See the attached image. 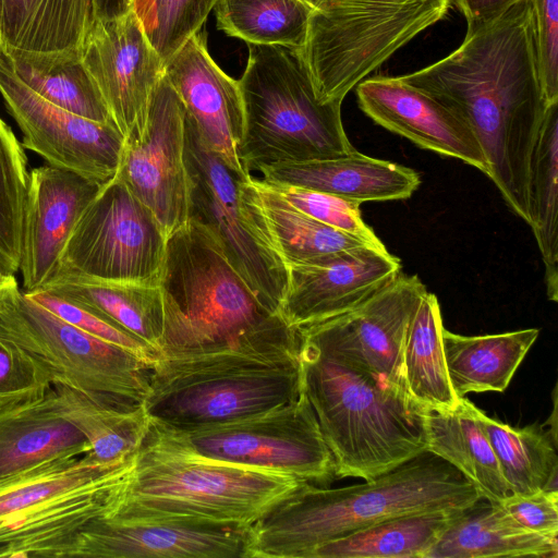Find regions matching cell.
Listing matches in <instances>:
<instances>
[{
    "instance_id": "cell-1",
    "label": "cell",
    "mask_w": 558,
    "mask_h": 558,
    "mask_svg": "<svg viewBox=\"0 0 558 558\" xmlns=\"http://www.w3.org/2000/svg\"><path fill=\"white\" fill-rule=\"evenodd\" d=\"M472 130L487 177L527 225L530 162L547 107L539 77L531 0H518L493 21L466 31L445 58L400 76Z\"/></svg>"
},
{
    "instance_id": "cell-2",
    "label": "cell",
    "mask_w": 558,
    "mask_h": 558,
    "mask_svg": "<svg viewBox=\"0 0 558 558\" xmlns=\"http://www.w3.org/2000/svg\"><path fill=\"white\" fill-rule=\"evenodd\" d=\"M300 332L282 325L158 353L142 409L149 425L185 430L254 415L302 393Z\"/></svg>"
},
{
    "instance_id": "cell-3",
    "label": "cell",
    "mask_w": 558,
    "mask_h": 558,
    "mask_svg": "<svg viewBox=\"0 0 558 558\" xmlns=\"http://www.w3.org/2000/svg\"><path fill=\"white\" fill-rule=\"evenodd\" d=\"M478 490L446 460L423 451L365 483H303L250 526L245 558H305L314 547L404 514L466 510Z\"/></svg>"
},
{
    "instance_id": "cell-4",
    "label": "cell",
    "mask_w": 558,
    "mask_h": 558,
    "mask_svg": "<svg viewBox=\"0 0 558 558\" xmlns=\"http://www.w3.org/2000/svg\"><path fill=\"white\" fill-rule=\"evenodd\" d=\"M300 338L302 390L337 477L373 480L426 451L429 411L405 389Z\"/></svg>"
},
{
    "instance_id": "cell-5",
    "label": "cell",
    "mask_w": 558,
    "mask_h": 558,
    "mask_svg": "<svg viewBox=\"0 0 558 558\" xmlns=\"http://www.w3.org/2000/svg\"><path fill=\"white\" fill-rule=\"evenodd\" d=\"M303 483L180 450L148 427L110 515H182L251 526Z\"/></svg>"
},
{
    "instance_id": "cell-6",
    "label": "cell",
    "mask_w": 558,
    "mask_h": 558,
    "mask_svg": "<svg viewBox=\"0 0 558 558\" xmlns=\"http://www.w3.org/2000/svg\"><path fill=\"white\" fill-rule=\"evenodd\" d=\"M239 81L244 134L239 157L244 171L263 166L332 159L354 148L343 128L342 101L317 99L300 49L247 44Z\"/></svg>"
},
{
    "instance_id": "cell-7",
    "label": "cell",
    "mask_w": 558,
    "mask_h": 558,
    "mask_svg": "<svg viewBox=\"0 0 558 558\" xmlns=\"http://www.w3.org/2000/svg\"><path fill=\"white\" fill-rule=\"evenodd\" d=\"M159 287L165 306L159 353L288 325L251 289L207 230L192 219L167 239Z\"/></svg>"
},
{
    "instance_id": "cell-8",
    "label": "cell",
    "mask_w": 558,
    "mask_h": 558,
    "mask_svg": "<svg viewBox=\"0 0 558 558\" xmlns=\"http://www.w3.org/2000/svg\"><path fill=\"white\" fill-rule=\"evenodd\" d=\"M312 10L300 49L316 97L343 101L395 52L444 20L452 0H301Z\"/></svg>"
},
{
    "instance_id": "cell-9",
    "label": "cell",
    "mask_w": 558,
    "mask_h": 558,
    "mask_svg": "<svg viewBox=\"0 0 558 558\" xmlns=\"http://www.w3.org/2000/svg\"><path fill=\"white\" fill-rule=\"evenodd\" d=\"M0 332L61 385L118 407L141 404L151 364L98 339L27 298L16 279L0 290Z\"/></svg>"
},
{
    "instance_id": "cell-10",
    "label": "cell",
    "mask_w": 558,
    "mask_h": 558,
    "mask_svg": "<svg viewBox=\"0 0 558 558\" xmlns=\"http://www.w3.org/2000/svg\"><path fill=\"white\" fill-rule=\"evenodd\" d=\"M148 427L169 445L196 456L290 475L316 486L336 476L332 454L303 390L287 403L225 423L185 430Z\"/></svg>"
},
{
    "instance_id": "cell-11",
    "label": "cell",
    "mask_w": 558,
    "mask_h": 558,
    "mask_svg": "<svg viewBox=\"0 0 558 558\" xmlns=\"http://www.w3.org/2000/svg\"><path fill=\"white\" fill-rule=\"evenodd\" d=\"M184 160L189 219L207 230L251 289L270 310L280 313L288 269L246 195L248 175H238L208 149L186 116Z\"/></svg>"
},
{
    "instance_id": "cell-12",
    "label": "cell",
    "mask_w": 558,
    "mask_h": 558,
    "mask_svg": "<svg viewBox=\"0 0 558 558\" xmlns=\"http://www.w3.org/2000/svg\"><path fill=\"white\" fill-rule=\"evenodd\" d=\"M167 239L154 213L114 177L76 221L53 278L158 284Z\"/></svg>"
},
{
    "instance_id": "cell-13",
    "label": "cell",
    "mask_w": 558,
    "mask_h": 558,
    "mask_svg": "<svg viewBox=\"0 0 558 558\" xmlns=\"http://www.w3.org/2000/svg\"><path fill=\"white\" fill-rule=\"evenodd\" d=\"M250 526L182 515H107L53 558H245Z\"/></svg>"
},
{
    "instance_id": "cell-14",
    "label": "cell",
    "mask_w": 558,
    "mask_h": 558,
    "mask_svg": "<svg viewBox=\"0 0 558 558\" xmlns=\"http://www.w3.org/2000/svg\"><path fill=\"white\" fill-rule=\"evenodd\" d=\"M184 147V107L162 75L142 128L125 137L116 177L154 213L167 238L190 216Z\"/></svg>"
},
{
    "instance_id": "cell-15",
    "label": "cell",
    "mask_w": 558,
    "mask_h": 558,
    "mask_svg": "<svg viewBox=\"0 0 558 558\" xmlns=\"http://www.w3.org/2000/svg\"><path fill=\"white\" fill-rule=\"evenodd\" d=\"M0 95L22 132V146L48 165L106 183L118 172L125 137L112 123L69 112L31 89L0 53Z\"/></svg>"
},
{
    "instance_id": "cell-16",
    "label": "cell",
    "mask_w": 558,
    "mask_h": 558,
    "mask_svg": "<svg viewBox=\"0 0 558 558\" xmlns=\"http://www.w3.org/2000/svg\"><path fill=\"white\" fill-rule=\"evenodd\" d=\"M426 291L416 275L400 272L353 310L298 330L315 345L407 390L403 349Z\"/></svg>"
},
{
    "instance_id": "cell-17",
    "label": "cell",
    "mask_w": 558,
    "mask_h": 558,
    "mask_svg": "<svg viewBox=\"0 0 558 558\" xmlns=\"http://www.w3.org/2000/svg\"><path fill=\"white\" fill-rule=\"evenodd\" d=\"M81 60L122 135L137 132L165 64L133 10L97 17L84 40Z\"/></svg>"
},
{
    "instance_id": "cell-18",
    "label": "cell",
    "mask_w": 558,
    "mask_h": 558,
    "mask_svg": "<svg viewBox=\"0 0 558 558\" xmlns=\"http://www.w3.org/2000/svg\"><path fill=\"white\" fill-rule=\"evenodd\" d=\"M287 269L288 288L279 312L299 329L353 310L396 279L401 263L387 250L361 245Z\"/></svg>"
},
{
    "instance_id": "cell-19",
    "label": "cell",
    "mask_w": 558,
    "mask_h": 558,
    "mask_svg": "<svg viewBox=\"0 0 558 558\" xmlns=\"http://www.w3.org/2000/svg\"><path fill=\"white\" fill-rule=\"evenodd\" d=\"M163 75L204 144L234 173L247 177L239 157L244 109L239 81L211 58L203 29L165 63Z\"/></svg>"
},
{
    "instance_id": "cell-20",
    "label": "cell",
    "mask_w": 558,
    "mask_h": 558,
    "mask_svg": "<svg viewBox=\"0 0 558 558\" xmlns=\"http://www.w3.org/2000/svg\"><path fill=\"white\" fill-rule=\"evenodd\" d=\"M104 184L48 163L29 170L20 263L23 291L41 289L54 277L76 221Z\"/></svg>"
},
{
    "instance_id": "cell-21",
    "label": "cell",
    "mask_w": 558,
    "mask_h": 558,
    "mask_svg": "<svg viewBox=\"0 0 558 558\" xmlns=\"http://www.w3.org/2000/svg\"><path fill=\"white\" fill-rule=\"evenodd\" d=\"M360 109L421 148L459 159L487 174L483 148L469 125L400 76L375 75L355 86Z\"/></svg>"
},
{
    "instance_id": "cell-22",
    "label": "cell",
    "mask_w": 558,
    "mask_h": 558,
    "mask_svg": "<svg viewBox=\"0 0 558 558\" xmlns=\"http://www.w3.org/2000/svg\"><path fill=\"white\" fill-rule=\"evenodd\" d=\"M97 19V0H0V53L49 65L81 57Z\"/></svg>"
},
{
    "instance_id": "cell-23",
    "label": "cell",
    "mask_w": 558,
    "mask_h": 558,
    "mask_svg": "<svg viewBox=\"0 0 558 558\" xmlns=\"http://www.w3.org/2000/svg\"><path fill=\"white\" fill-rule=\"evenodd\" d=\"M131 471L54 497L1 521L0 558H53L58 548L87 523L113 513Z\"/></svg>"
},
{
    "instance_id": "cell-24",
    "label": "cell",
    "mask_w": 558,
    "mask_h": 558,
    "mask_svg": "<svg viewBox=\"0 0 558 558\" xmlns=\"http://www.w3.org/2000/svg\"><path fill=\"white\" fill-rule=\"evenodd\" d=\"M257 171L268 183L329 193L359 204L405 199L421 184L415 170L355 149L338 158L276 163Z\"/></svg>"
},
{
    "instance_id": "cell-25",
    "label": "cell",
    "mask_w": 558,
    "mask_h": 558,
    "mask_svg": "<svg viewBox=\"0 0 558 558\" xmlns=\"http://www.w3.org/2000/svg\"><path fill=\"white\" fill-rule=\"evenodd\" d=\"M89 450L83 434L57 410L52 388L41 397L0 405V481Z\"/></svg>"
},
{
    "instance_id": "cell-26",
    "label": "cell",
    "mask_w": 558,
    "mask_h": 558,
    "mask_svg": "<svg viewBox=\"0 0 558 558\" xmlns=\"http://www.w3.org/2000/svg\"><path fill=\"white\" fill-rule=\"evenodd\" d=\"M41 290L99 314L159 353L165 333V306L159 283L60 275Z\"/></svg>"
},
{
    "instance_id": "cell-27",
    "label": "cell",
    "mask_w": 558,
    "mask_h": 558,
    "mask_svg": "<svg viewBox=\"0 0 558 558\" xmlns=\"http://www.w3.org/2000/svg\"><path fill=\"white\" fill-rule=\"evenodd\" d=\"M476 407L465 397L452 410L429 411L426 450L449 462L490 505L511 493L497 457L484 433Z\"/></svg>"
},
{
    "instance_id": "cell-28",
    "label": "cell",
    "mask_w": 558,
    "mask_h": 558,
    "mask_svg": "<svg viewBox=\"0 0 558 558\" xmlns=\"http://www.w3.org/2000/svg\"><path fill=\"white\" fill-rule=\"evenodd\" d=\"M477 505L452 520L426 558H557L558 538L524 529L499 505Z\"/></svg>"
},
{
    "instance_id": "cell-29",
    "label": "cell",
    "mask_w": 558,
    "mask_h": 558,
    "mask_svg": "<svg viewBox=\"0 0 558 558\" xmlns=\"http://www.w3.org/2000/svg\"><path fill=\"white\" fill-rule=\"evenodd\" d=\"M245 191L286 267L317 262L367 245L296 209L268 183L251 174L245 180Z\"/></svg>"
},
{
    "instance_id": "cell-30",
    "label": "cell",
    "mask_w": 558,
    "mask_h": 558,
    "mask_svg": "<svg viewBox=\"0 0 558 558\" xmlns=\"http://www.w3.org/2000/svg\"><path fill=\"white\" fill-rule=\"evenodd\" d=\"M538 335L537 328L485 336H462L444 328L446 365L456 395L504 392Z\"/></svg>"
},
{
    "instance_id": "cell-31",
    "label": "cell",
    "mask_w": 558,
    "mask_h": 558,
    "mask_svg": "<svg viewBox=\"0 0 558 558\" xmlns=\"http://www.w3.org/2000/svg\"><path fill=\"white\" fill-rule=\"evenodd\" d=\"M463 511L395 517L320 544L305 558H426L448 525Z\"/></svg>"
},
{
    "instance_id": "cell-32",
    "label": "cell",
    "mask_w": 558,
    "mask_h": 558,
    "mask_svg": "<svg viewBox=\"0 0 558 558\" xmlns=\"http://www.w3.org/2000/svg\"><path fill=\"white\" fill-rule=\"evenodd\" d=\"M438 299L423 295L411 322L403 349V379L409 395L427 411L454 409L459 398L449 379Z\"/></svg>"
},
{
    "instance_id": "cell-33",
    "label": "cell",
    "mask_w": 558,
    "mask_h": 558,
    "mask_svg": "<svg viewBox=\"0 0 558 558\" xmlns=\"http://www.w3.org/2000/svg\"><path fill=\"white\" fill-rule=\"evenodd\" d=\"M52 390L57 410L83 434L90 447L87 453L98 461L133 454L148 430L141 404L118 407L61 385Z\"/></svg>"
},
{
    "instance_id": "cell-34",
    "label": "cell",
    "mask_w": 558,
    "mask_h": 558,
    "mask_svg": "<svg viewBox=\"0 0 558 558\" xmlns=\"http://www.w3.org/2000/svg\"><path fill=\"white\" fill-rule=\"evenodd\" d=\"M530 227L545 265L550 301L558 300V101L547 105L530 162Z\"/></svg>"
},
{
    "instance_id": "cell-35",
    "label": "cell",
    "mask_w": 558,
    "mask_h": 558,
    "mask_svg": "<svg viewBox=\"0 0 558 558\" xmlns=\"http://www.w3.org/2000/svg\"><path fill=\"white\" fill-rule=\"evenodd\" d=\"M477 420L499 462L511 494L558 490L557 444L533 425L511 427L476 409Z\"/></svg>"
},
{
    "instance_id": "cell-36",
    "label": "cell",
    "mask_w": 558,
    "mask_h": 558,
    "mask_svg": "<svg viewBox=\"0 0 558 558\" xmlns=\"http://www.w3.org/2000/svg\"><path fill=\"white\" fill-rule=\"evenodd\" d=\"M135 452L111 462H101L85 453L0 481V522L54 497L130 472Z\"/></svg>"
},
{
    "instance_id": "cell-37",
    "label": "cell",
    "mask_w": 558,
    "mask_h": 558,
    "mask_svg": "<svg viewBox=\"0 0 558 558\" xmlns=\"http://www.w3.org/2000/svg\"><path fill=\"white\" fill-rule=\"evenodd\" d=\"M217 27L251 45L302 49L313 10L301 0H219Z\"/></svg>"
},
{
    "instance_id": "cell-38",
    "label": "cell",
    "mask_w": 558,
    "mask_h": 558,
    "mask_svg": "<svg viewBox=\"0 0 558 558\" xmlns=\"http://www.w3.org/2000/svg\"><path fill=\"white\" fill-rule=\"evenodd\" d=\"M28 159L12 129L0 118V271L20 270Z\"/></svg>"
},
{
    "instance_id": "cell-39",
    "label": "cell",
    "mask_w": 558,
    "mask_h": 558,
    "mask_svg": "<svg viewBox=\"0 0 558 558\" xmlns=\"http://www.w3.org/2000/svg\"><path fill=\"white\" fill-rule=\"evenodd\" d=\"M10 63L20 78L47 101L85 119L114 124L81 57L41 66Z\"/></svg>"
},
{
    "instance_id": "cell-40",
    "label": "cell",
    "mask_w": 558,
    "mask_h": 558,
    "mask_svg": "<svg viewBox=\"0 0 558 558\" xmlns=\"http://www.w3.org/2000/svg\"><path fill=\"white\" fill-rule=\"evenodd\" d=\"M219 0H131L147 39L163 64L199 32Z\"/></svg>"
},
{
    "instance_id": "cell-41",
    "label": "cell",
    "mask_w": 558,
    "mask_h": 558,
    "mask_svg": "<svg viewBox=\"0 0 558 558\" xmlns=\"http://www.w3.org/2000/svg\"><path fill=\"white\" fill-rule=\"evenodd\" d=\"M268 184L288 203L307 216L372 247L386 250L373 229L362 219L359 203L319 191Z\"/></svg>"
},
{
    "instance_id": "cell-42",
    "label": "cell",
    "mask_w": 558,
    "mask_h": 558,
    "mask_svg": "<svg viewBox=\"0 0 558 558\" xmlns=\"http://www.w3.org/2000/svg\"><path fill=\"white\" fill-rule=\"evenodd\" d=\"M24 293L59 318L88 335L129 350L150 364L157 356V353L140 339L86 307L41 289Z\"/></svg>"
},
{
    "instance_id": "cell-43",
    "label": "cell",
    "mask_w": 558,
    "mask_h": 558,
    "mask_svg": "<svg viewBox=\"0 0 558 558\" xmlns=\"http://www.w3.org/2000/svg\"><path fill=\"white\" fill-rule=\"evenodd\" d=\"M51 388L44 367L0 332V405L41 397Z\"/></svg>"
},
{
    "instance_id": "cell-44",
    "label": "cell",
    "mask_w": 558,
    "mask_h": 558,
    "mask_svg": "<svg viewBox=\"0 0 558 558\" xmlns=\"http://www.w3.org/2000/svg\"><path fill=\"white\" fill-rule=\"evenodd\" d=\"M539 77L547 104L558 101V0H531Z\"/></svg>"
},
{
    "instance_id": "cell-45",
    "label": "cell",
    "mask_w": 558,
    "mask_h": 558,
    "mask_svg": "<svg viewBox=\"0 0 558 558\" xmlns=\"http://www.w3.org/2000/svg\"><path fill=\"white\" fill-rule=\"evenodd\" d=\"M498 505L524 529L558 538V490L510 494Z\"/></svg>"
},
{
    "instance_id": "cell-46",
    "label": "cell",
    "mask_w": 558,
    "mask_h": 558,
    "mask_svg": "<svg viewBox=\"0 0 558 558\" xmlns=\"http://www.w3.org/2000/svg\"><path fill=\"white\" fill-rule=\"evenodd\" d=\"M518 0H454L464 15L466 31H473L499 16Z\"/></svg>"
},
{
    "instance_id": "cell-47",
    "label": "cell",
    "mask_w": 558,
    "mask_h": 558,
    "mask_svg": "<svg viewBox=\"0 0 558 558\" xmlns=\"http://www.w3.org/2000/svg\"><path fill=\"white\" fill-rule=\"evenodd\" d=\"M129 10H131V0H97V17H114Z\"/></svg>"
},
{
    "instance_id": "cell-48",
    "label": "cell",
    "mask_w": 558,
    "mask_h": 558,
    "mask_svg": "<svg viewBox=\"0 0 558 558\" xmlns=\"http://www.w3.org/2000/svg\"><path fill=\"white\" fill-rule=\"evenodd\" d=\"M15 280L14 276H5L0 271V290Z\"/></svg>"
}]
</instances>
